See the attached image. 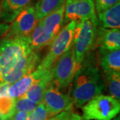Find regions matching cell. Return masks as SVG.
Wrapping results in <instances>:
<instances>
[{"instance_id":"603a6c76","label":"cell","mask_w":120,"mask_h":120,"mask_svg":"<svg viewBox=\"0 0 120 120\" xmlns=\"http://www.w3.org/2000/svg\"><path fill=\"white\" fill-rule=\"evenodd\" d=\"M38 104L30 100L25 95L15 99V112H23L29 113L31 112Z\"/></svg>"},{"instance_id":"5b68a950","label":"cell","mask_w":120,"mask_h":120,"mask_svg":"<svg viewBox=\"0 0 120 120\" xmlns=\"http://www.w3.org/2000/svg\"><path fill=\"white\" fill-rule=\"evenodd\" d=\"M75 24L76 22L72 21L62 27L50 44L46 55L40 61L38 69L45 70L52 68L60 56L71 47Z\"/></svg>"},{"instance_id":"4316f807","label":"cell","mask_w":120,"mask_h":120,"mask_svg":"<svg viewBox=\"0 0 120 120\" xmlns=\"http://www.w3.org/2000/svg\"><path fill=\"white\" fill-rule=\"evenodd\" d=\"M9 28V26L5 23H0V40L4 38Z\"/></svg>"},{"instance_id":"ba28073f","label":"cell","mask_w":120,"mask_h":120,"mask_svg":"<svg viewBox=\"0 0 120 120\" xmlns=\"http://www.w3.org/2000/svg\"><path fill=\"white\" fill-rule=\"evenodd\" d=\"M43 102L45 106L56 116L61 112L72 109L73 101L70 94H65L52 80L43 94Z\"/></svg>"},{"instance_id":"ac0fdd59","label":"cell","mask_w":120,"mask_h":120,"mask_svg":"<svg viewBox=\"0 0 120 120\" xmlns=\"http://www.w3.org/2000/svg\"><path fill=\"white\" fill-rule=\"evenodd\" d=\"M98 20L105 29H120V4L105 11L98 13Z\"/></svg>"},{"instance_id":"ffe728a7","label":"cell","mask_w":120,"mask_h":120,"mask_svg":"<svg viewBox=\"0 0 120 120\" xmlns=\"http://www.w3.org/2000/svg\"><path fill=\"white\" fill-rule=\"evenodd\" d=\"M65 0H38L35 5V15L38 21H40L49 13L58 8Z\"/></svg>"},{"instance_id":"83f0119b","label":"cell","mask_w":120,"mask_h":120,"mask_svg":"<svg viewBox=\"0 0 120 120\" xmlns=\"http://www.w3.org/2000/svg\"><path fill=\"white\" fill-rule=\"evenodd\" d=\"M112 120H120V116H117V117L116 116V117H115V118H113V119Z\"/></svg>"},{"instance_id":"e0dca14e","label":"cell","mask_w":120,"mask_h":120,"mask_svg":"<svg viewBox=\"0 0 120 120\" xmlns=\"http://www.w3.org/2000/svg\"><path fill=\"white\" fill-rule=\"evenodd\" d=\"M97 45L98 47L105 49H120V29H105L99 26Z\"/></svg>"},{"instance_id":"277c9868","label":"cell","mask_w":120,"mask_h":120,"mask_svg":"<svg viewBox=\"0 0 120 120\" xmlns=\"http://www.w3.org/2000/svg\"><path fill=\"white\" fill-rule=\"evenodd\" d=\"M82 107L84 120H112L120 113V101L111 95L100 94Z\"/></svg>"},{"instance_id":"8992f818","label":"cell","mask_w":120,"mask_h":120,"mask_svg":"<svg viewBox=\"0 0 120 120\" xmlns=\"http://www.w3.org/2000/svg\"><path fill=\"white\" fill-rule=\"evenodd\" d=\"M77 64L73 47L60 56L52 67L53 80L61 90H64L71 85L77 69Z\"/></svg>"},{"instance_id":"6da1fadb","label":"cell","mask_w":120,"mask_h":120,"mask_svg":"<svg viewBox=\"0 0 120 120\" xmlns=\"http://www.w3.org/2000/svg\"><path fill=\"white\" fill-rule=\"evenodd\" d=\"M70 97L73 105L82 107L90 100L101 94L105 86L101 72L94 56L87 54L82 61L71 83Z\"/></svg>"},{"instance_id":"f546056e","label":"cell","mask_w":120,"mask_h":120,"mask_svg":"<svg viewBox=\"0 0 120 120\" xmlns=\"http://www.w3.org/2000/svg\"><path fill=\"white\" fill-rule=\"evenodd\" d=\"M9 120V119H6V120Z\"/></svg>"},{"instance_id":"2e32d148","label":"cell","mask_w":120,"mask_h":120,"mask_svg":"<svg viewBox=\"0 0 120 120\" xmlns=\"http://www.w3.org/2000/svg\"><path fill=\"white\" fill-rule=\"evenodd\" d=\"M64 15L65 3L41 20L44 29L56 37L64 26Z\"/></svg>"},{"instance_id":"f1b7e54d","label":"cell","mask_w":120,"mask_h":120,"mask_svg":"<svg viewBox=\"0 0 120 120\" xmlns=\"http://www.w3.org/2000/svg\"><path fill=\"white\" fill-rule=\"evenodd\" d=\"M0 120H4V119H3V117H1V116H0Z\"/></svg>"},{"instance_id":"484cf974","label":"cell","mask_w":120,"mask_h":120,"mask_svg":"<svg viewBox=\"0 0 120 120\" xmlns=\"http://www.w3.org/2000/svg\"><path fill=\"white\" fill-rule=\"evenodd\" d=\"M28 113L23 112H17L11 116L9 120H27Z\"/></svg>"},{"instance_id":"9c48e42d","label":"cell","mask_w":120,"mask_h":120,"mask_svg":"<svg viewBox=\"0 0 120 120\" xmlns=\"http://www.w3.org/2000/svg\"><path fill=\"white\" fill-rule=\"evenodd\" d=\"M96 18L94 0H65L64 25L72 21Z\"/></svg>"},{"instance_id":"4fadbf2b","label":"cell","mask_w":120,"mask_h":120,"mask_svg":"<svg viewBox=\"0 0 120 120\" xmlns=\"http://www.w3.org/2000/svg\"><path fill=\"white\" fill-rule=\"evenodd\" d=\"M30 1V0H2L0 9L1 19L5 23H12Z\"/></svg>"},{"instance_id":"9a60e30c","label":"cell","mask_w":120,"mask_h":120,"mask_svg":"<svg viewBox=\"0 0 120 120\" xmlns=\"http://www.w3.org/2000/svg\"><path fill=\"white\" fill-rule=\"evenodd\" d=\"M28 38L30 48L31 50L37 52L45 46L50 45L55 37L44 29L42 22L40 20L28 36Z\"/></svg>"},{"instance_id":"5bb4252c","label":"cell","mask_w":120,"mask_h":120,"mask_svg":"<svg viewBox=\"0 0 120 120\" xmlns=\"http://www.w3.org/2000/svg\"><path fill=\"white\" fill-rule=\"evenodd\" d=\"M98 48L99 64L102 72H120V49L110 50Z\"/></svg>"},{"instance_id":"44dd1931","label":"cell","mask_w":120,"mask_h":120,"mask_svg":"<svg viewBox=\"0 0 120 120\" xmlns=\"http://www.w3.org/2000/svg\"><path fill=\"white\" fill-rule=\"evenodd\" d=\"M103 79L111 96L120 99V72L110 71L103 73Z\"/></svg>"},{"instance_id":"7a4b0ae2","label":"cell","mask_w":120,"mask_h":120,"mask_svg":"<svg viewBox=\"0 0 120 120\" xmlns=\"http://www.w3.org/2000/svg\"><path fill=\"white\" fill-rule=\"evenodd\" d=\"M99 26L98 18L76 21L72 47L79 65L85 57L98 47Z\"/></svg>"},{"instance_id":"8fae6325","label":"cell","mask_w":120,"mask_h":120,"mask_svg":"<svg viewBox=\"0 0 120 120\" xmlns=\"http://www.w3.org/2000/svg\"><path fill=\"white\" fill-rule=\"evenodd\" d=\"M53 80L52 68L45 69L41 77L31 86L25 95L30 100L39 104L42 101L43 94Z\"/></svg>"},{"instance_id":"7402d4cb","label":"cell","mask_w":120,"mask_h":120,"mask_svg":"<svg viewBox=\"0 0 120 120\" xmlns=\"http://www.w3.org/2000/svg\"><path fill=\"white\" fill-rule=\"evenodd\" d=\"M55 115L41 101L31 112L28 113L27 120H49Z\"/></svg>"},{"instance_id":"d6986e66","label":"cell","mask_w":120,"mask_h":120,"mask_svg":"<svg viewBox=\"0 0 120 120\" xmlns=\"http://www.w3.org/2000/svg\"><path fill=\"white\" fill-rule=\"evenodd\" d=\"M9 85L0 83V116L4 120L9 119L15 113V99L8 94Z\"/></svg>"},{"instance_id":"3957f363","label":"cell","mask_w":120,"mask_h":120,"mask_svg":"<svg viewBox=\"0 0 120 120\" xmlns=\"http://www.w3.org/2000/svg\"><path fill=\"white\" fill-rule=\"evenodd\" d=\"M31 50L28 37L1 39L0 83L17 61Z\"/></svg>"},{"instance_id":"7c38bea8","label":"cell","mask_w":120,"mask_h":120,"mask_svg":"<svg viewBox=\"0 0 120 120\" xmlns=\"http://www.w3.org/2000/svg\"><path fill=\"white\" fill-rule=\"evenodd\" d=\"M44 70L36 69L34 72L23 77L18 81L10 84L8 89V94L13 99L19 98L25 95L27 90L43 74Z\"/></svg>"},{"instance_id":"52a82bcc","label":"cell","mask_w":120,"mask_h":120,"mask_svg":"<svg viewBox=\"0 0 120 120\" xmlns=\"http://www.w3.org/2000/svg\"><path fill=\"white\" fill-rule=\"evenodd\" d=\"M34 6H27L13 20L5 38H17L28 37L38 23Z\"/></svg>"},{"instance_id":"d4e9b609","label":"cell","mask_w":120,"mask_h":120,"mask_svg":"<svg viewBox=\"0 0 120 120\" xmlns=\"http://www.w3.org/2000/svg\"><path fill=\"white\" fill-rule=\"evenodd\" d=\"M120 0H94L95 9L97 13L105 11L120 3Z\"/></svg>"},{"instance_id":"30bf717a","label":"cell","mask_w":120,"mask_h":120,"mask_svg":"<svg viewBox=\"0 0 120 120\" xmlns=\"http://www.w3.org/2000/svg\"><path fill=\"white\" fill-rule=\"evenodd\" d=\"M40 57L36 52L31 50L22 57L4 78L3 83L12 84L23 77L34 72L40 62Z\"/></svg>"},{"instance_id":"cb8c5ba5","label":"cell","mask_w":120,"mask_h":120,"mask_svg":"<svg viewBox=\"0 0 120 120\" xmlns=\"http://www.w3.org/2000/svg\"><path fill=\"white\" fill-rule=\"evenodd\" d=\"M49 120H84L80 115L73 111L69 109L64 111L53 116Z\"/></svg>"}]
</instances>
